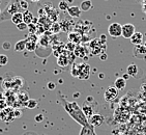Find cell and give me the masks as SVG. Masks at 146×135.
<instances>
[{
  "instance_id": "40",
  "label": "cell",
  "mask_w": 146,
  "mask_h": 135,
  "mask_svg": "<svg viewBox=\"0 0 146 135\" xmlns=\"http://www.w3.org/2000/svg\"><path fill=\"white\" fill-rule=\"evenodd\" d=\"M122 78H123V79H125V80H127V79H129V74H124V75H123V76H122Z\"/></svg>"
},
{
  "instance_id": "47",
  "label": "cell",
  "mask_w": 146,
  "mask_h": 135,
  "mask_svg": "<svg viewBox=\"0 0 146 135\" xmlns=\"http://www.w3.org/2000/svg\"><path fill=\"white\" fill-rule=\"evenodd\" d=\"M1 2H2V0H0V4H1Z\"/></svg>"
},
{
  "instance_id": "19",
  "label": "cell",
  "mask_w": 146,
  "mask_h": 135,
  "mask_svg": "<svg viewBox=\"0 0 146 135\" xmlns=\"http://www.w3.org/2000/svg\"><path fill=\"white\" fill-rule=\"evenodd\" d=\"M11 22L14 23L15 25H18V24H20V23H22L23 22V13H21V11H18V13L14 14L11 17Z\"/></svg>"
},
{
  "instance_id": "4",
  "label": "cell",
  "mask_w": 146,
  "mask_h": 135,
  "mask_svg": "<svg viewBox=\"0 0 146 135\" xmlns=\"http://www.w3.org/2000/svg\"><path fill=\"white\" fill-rule=\"evenodd\" d=\"M90 77V65L86 62L79 65V79L87 80Z\"/></svg>"
},
{
  "instance_id": "48",
  "label": "cell",
  "mask_w": 146,
  "mask_h": 135,
  "mask_svg": "<svg viewBox=\"0 0 146 135\" xmlns=\"http://www.w3.org/2000/svg\"><path fill=\"white\" fill-rule=\"evenodd\" d=\"M0 15H1V9H0Z\"/></svg>"
},
{
  "instance_id": "28",
  "label": "cell",
  "mask_w": 146,
  "mask_h": 135,
  "mask_svg": "<svg viewBox=\"0 0 146 135\" xmlns=\"http://www.w3.org/2000/svg\"><path fill=\"white\" fill-rule=\"evenodd\" d=\"M7 62H9V57L5 54H0V67L7 65Z\"/></svg>"
},
{
  "instance_id": "46",
  "label": "cell",
  "mask_w": 146,
  "mask_h": 135,
  "mask_svg": "<svg viewBox=\"0 0 146 135\" xmlns=\"http://www.w3.org/2000/svg\"><path fill=\"white\" fill-rule=\"evenodd\" d=\"M144 46H145V48H146V42H145V44H144Z\"/></svg>"
},
{
  "instance_id": "44",
  "label": "cell",
  "mask_w": 146,
  "mask_h": 135,
  "mask_svg": "<svg viewBox=\"0 0 146 135\" xmlns=\"http://www.w3.org/2000/svg\"><path fill=\"white\" fill-rule=\"evenodd\" d=\"M31 1H33V2H38L39 0H31Z\"/></svg>"
},
{
  "instance_id": "38",
  "label": "cell",
  "mask_w": 146,
  "mask_h": 135,
  "mask_svg": "<svg viewBox=\"0 0 146 135\" xmlns=\"http://www.w3.org/2000/svg\"><path fill=\"white\" fill-rule=\"evenodd\" d=\"M100 57H101L102 60H106L107 59V54H106V52H104V53H102L101 55H100Z\"/></svg>"
},
{
  "instance_id": "21",
  "label": "cell",
  "mask_w": 146,
  "mask_h": 135,
  "mask_svg": "<svg viewBox=\"0 0 146 135\" xmlns=\"http://www.w3.org/2000/svg\"><path fill=\"white\" fill-rule=\"evenodd\" d=\"M91 7H92L91 0H84V1H82L81 4H80V9H81L82 11H88Z\"/></svg>"
},
{
  "instance_id": "34",
  "label": "cell",
  "mask_w": 146,
  "mask_h": 135,
  "mask_svg": "<svg viewBox=\"0 0 146 135\" xmlns=\"http://www.w3.org/2000/svg\"><path fill=\"white\" fill-rule=\"evenodd\" d=\"M11 47V43L9 42H4L2 44V48L4 49V50H9Z\"/></svg>"
},
{
  "instance_id": "49",
  "label": "cell",
  "mask_w": 146,
  "mask_h": 135,
  "mask_svg": "<svg viewBox=\"0 0 146 135\" xmlns=\"http://www.w3.org/2000/svg\"><path fill=\"white\" fill-rule=\"evenodd\" d=\"M93 135H96V133H93Z\"/></svg>"
},
{
  "instance_id": "33",
  "label": "cell",
  "mask_w": 146,
  "mask_h": 135,
  "mask_svg": "<svg viewBox=\"0 0 146 135\" xmlns=\"http://www.w3.org/2000/svg\"><path fill=\"white\" fill-rule=\"evenodd\" d=\"M16 26H17L18 30H20V31H24V30H26V29L28 28V25H27L26 23H24V22L20 23V24H18V25H16Z\"/></svg>"
},
{
  "instance_id": "13",
  "label": "cell",
  "mask_w": 146,
  "mask_h": 135,
  "mask_svg": "<svg viewBox=\"0 0 146 135\" xmlns=\"http://www.w3.org/2000/svg\"><path fill=\"white\" fill-rule=\"evenodd\" d=\"M88 53V49L85 47V46H80L77 45L76 49L74 51V54L76 57H80V58H83L85 57V55Z\"/></svg>"
},
{
  "instance_id": "35",
  "label": "cell",
  "mask_w": 146,
  "mask_h": 135,
  "mask_svg": "<svg viewBox=\"0 0 146 135\" xmlns=\"http://www.w3.org/2000/svg\"><path fill=\"white\" fill-rule=\"evenodd\" d=\"M47 86H48V88H49L50 90H54L55 88H56V84H55L54 82H49Z\"/></svg>"
},
{
  "instance_id": "6",
  "label": "cell",
  "mask_w": 146,
  "mask_h": 135,
  "mask_svg": "<svg viewBox=\"0 0 146 135\" xmlns=\"http://www.w3.org/2000/svg\"><path fill=\"white\" fill-rule=\"evenodd\" d=\"M14 111L15 110L11 109L9 107H6V108L1 110V112H0V118H1L3 122H5V123H11L15 118Z\"/></svg>"
},
{
  "instance_id": "3",
  "label": "cell",
  "mask_w": 146,
  "mask_h": 135,
  "mask_svg": "<svg viewBox=\"0 0 146 135\" xmlns=\"http://www.w3.org/2000/svg\"><path fill=\"white\" fill-rule=\"evenodd\" d=\"M94 104H98V103H96V102H93V103H90L89 101H86L83 103V105H82V111H83V113H84V116L88 118H90L91 116L94 114Z\"/></svg>"
},
{
  "instance_id": "50",
  "label": "cell",
  "mask_w": 146,
  "mask_h": 135,
  "mask_svg": "<svg viewBox=\"0 0 146 135\" xmlns=\"http://www.w3.org/2000/svg\"><path fill=\"white\" fill-rule=\"evenodd\" d=\"M0 112H1V108H0Z\"/></svg>"
},
{
  "instance_id": "2",
  "label": "cell",
  "mask_w": 146,
  "mask_h": 135,
  "mask_svg": "<svg viewBox=\"0 0 146 135\" xmlns=\"http://www.w3.org/2000/svg\"><path fill=\"white\" fill-rule=\"evenodd\" d=\"M108 33L111 37H121V34H122V25L119 24L117 22H113L111 23L108 27Z\"/></svg>"
},
{
  "instance_id": "7",
  "label": "cell",
  "mask_w": 146,
  "mask_h": 135,
  "mask_svg": "<svg viewBox=\"0 0 146 135\" xmlns=\"http://www.w3.org/2000/svg\"><path fill=\"white\" fill-rule=\"evenodd\" d=\"M118 96V90H116L114 86H109L107 87V90H105L104 98L107 102H112L114 101Z\"/></svg>"
},
{
  "instance_id": "29",
  "label": "cell",
  "mask_w": 146,
  "mask_h": 135,
  "mask_svg": "<svg viewBox=\"0 0 146 135\" xmlns=\"http://www.w3.org/2000/svg\"><path fill=\"white\" fill-rule=\"evenodd\" d=\"M39 44L42 47H48L49 46V37H42L39 39Z\"/></svg>"
},
{
  "instance_id": "42",
  "label": "cell",
  "mask_w": 146,
  "mask_h": 135,
  "mask_svg": "<svg viewBox=\"0 0 146 135\" xmlns=\"http://www.w3.org/2000/svg\"><path fill=\"white\" fill-rule=\"evenodd\" d=\"M2 99H3V96H2V94L0 93V100H2Z\"/></svg>"
},
{
  "instance_id": "8",
  "label": "cell",
  "mask_w": 146,
  "mask_h": 135,
  "mask_svg": "<svg viewBox=\"0 0 146 135\" xmlns=\"http://www.w3.org/2000/svg\"><path fill=\"white\" fill-rule=\"evenodd\" d=\"M133 55L136 58L139 59H145L146 58V48L144 45H138L134 46L133 49Z\"/></svg>"
},
{
  "instance_id": "31",
  "label": "cell",
  "mask_w": 146,
  "mask_h": 135,
  "mask_svg": "<svg viewBox=\"0 0 146 135\" xmlns=\"http://www.w3.org/2000/svg\"><path fill=\"white\" fill-rule=\"evenodd\" d=\"M20 9H22L23 11H27V9H28V2H27V1H26V0H20Z\"/></svg>"
},
{
  "instance_id": "37",
  "label": "cell",
  "mask_w": 146,
  "mask_h": 135,
  "mask_svg": "<svg viewBox=\"0 0 146 135\" xmlns=\"http://www.w3.org/2000/svg\"><path fill=\"white\" fill-rule=\"evenodd\" d=\"M35 121L37 122V123H40V122L44 121V116L42 114H37L36 116H35Z\"/></svg>"
},
{
  "instance_id": "1",
  "label": "cell",
  "mask_w": 146,
  "mask_h": 135,
  "mask_svg": "<svg viewBox=\"0 0 146 135\" xmlns=\"http://www.w3.org/2000/svg\"><path fill=\"white\" fill-rule=\"evenodd\" d=\"M62 105L64 107L65 111L68 113V116L73 118L74 121L77 122L79 125L83 126H87L89 125V121L87 118L84 116V113L82 111V108L78 105V103L75 101L68 102L65 99H62Z\"/></svg>"
},
{
  "instance_id": "36",
  "label": "cell",
  "mask_w": 146,
  "mask_h": 135,
  "mask_svg": "<svg viewBox=\"0 0 146 135\" xmlns=\"http://www.w3.org/2000/svg\"><path fill=\"white\" fill-rule=\"evenodd\" d=\"M19 98L21 99V100H24V101H25V103L27 101H28L29 100V98H28V95H27V94H22V95H21V96H19Z\"/></svg>"
},
{
  "instance_id": "10",
  "label": "cell",
  "mask_w": 146,
  "mask_h": 135,
  "mask_svg": "<svg viewBox=\"0 0 146 135\" xmlns=\"http://www.w3.org/2000/svg\"><path fill=\"white\" fill-rule=\"evenodd\" d=\"M37 45V37L34 34H30V37L26 39V49L29 52H33L36 49Z\"/></svg>"
},
{
  "instance_id": "11",
  "label": "cell",
  "mask_w": 146,
  "mask_h": 135,
  "mask_svg": "<svg viewBox=\"0 0 146 135\" xmlns=\"http://www.w3.org/2000/svg\"><path fill=\"white\" fill-rule=\"evenodd\" d=\"M131 43H132L134 46H138V45H142V43H143V34L139 32V31H136L135 33L133 34V37L129 39Z\"/></svg>"
},
{
  "instance_id": "5",
  "label": "cell",
  "mask_w": 146,
  "mask_h": 135,
  "mask_svg": "<svg viewBox=\"0 0 146 135\" xmlns=\"http://www.w3.org/2000/svg\"><path fill=\"white\" fill-rule=\"evenodd\" d=\"M135 32L136 27L132 23H127V24L122 25V34H121V37H123L124 39H131Z\"/></svg>"
},
{
  "instance_id": "20",
  "label": "cell",
  "mask_w": 146,
  "mask_h": 135,
  "mask_svg": "<svg viewBox=\"0 0 146 135\" xmlns=\"http://www.w3.org/2000/svg\"><path fill=\"white\" fill-rule=\"evenodd\" d=\"M94 133V130H93V127L91 125H87V126H83L82 127L81 131H80V134L79 135H93Z\"/></svg>"
},
{
  "instance_id": "32",
  "label": "cell",
  "mask_w": 146,
  "mask_h": 135,
  "mask_svg": "<svg viewBox=\"0 0 146 135\" xmlns=\"http://www.w3.org/2000/svg\"><path fill=\"white\" fill-rule=\"evenodd\" d=\"M36 25L35 24H33V23H31V24H29L28 25V31H29V33L30 34H34L35 32H36Z\"/></svg>"
},
{
  "instance_id": "17",
  "label": "cell",
  "mask_w": 146,
  "mask_h": 135,
  "mask_svg": "<svg viewBox=\"0 0 146 135\" xmlns=\"http://www.w3.org/2000/svg\"><path fill=\"white\" fill-rule=\"evenodd\" d=\"M138 72H139V68L135 63H132V65H127V73L129 74L131 77H136L138 75Z\"/></svg>"
},
{
  "instance_id": "18",
  "label": "cell",
  "mask_w": 146,
  "mask_h": 135,
  "mask_svg": "<svg viewBox=\"0 0 146 135\" xmlns=\"http://www.w3.org/2000/svg\"><path fill=\"white\" fill-rule=\"evenodd\" d=\"M34 17L33 15H32V13H31L30 11H25L24 13H23V22L26 23L27 25H29V24H31L32 23V21H33Z\"/></svg>"
},
{
  "instance_id": "43",
  "label": "cell",
  "mask_w": 146,
  "mask_h": 135,
  "mask_svg": "<svg viewBox=\"0 0 146 135\" xmlns=\"http://www.w3.org/2000/svg\"><path fill=\"white\" fill-rule=\"evenodd\" d=\"M100 78H104V74H101V75H100Z\"/></svg>"
},
{
  "instance_id": "12",
  "label": "cell",
  "mask_w": 146,
  "mask_h": 135,
  "mask_svg": "<svg viewBox=\"0 0 146 135\" xmlns=\"http://www.w3.org/2000/svg\"><path fill=\"white\" fill-rule=\"evenodd\" d=\"M68 14V16L72 18H80L82 14V11L80 9L79 6H76V5H72L68 7V11H66Z\"/></svg>"
},
{
  "instance_id": "9",
  "label": "cell",
  "mask_w": 146,
  "mask_h": 135,
  "mask_svg": "<svg viewBox=\"0 0 146 135\" xmlns=\"http://www.w3.org/2000/svg\"><path fill=\"white\" fill-rule=\"evenodd\" d=\"M105 118L101 113H94L91 118H89V124L94 128V127H100L104 124Z\"/></svg>"
},
{
  "instance_id": "41",
  "label": "cell",
  "mask_w": 146,
  "mask_h": 135,
  "mask_svg": "<svg viewBox=\"0 0 146 135\" xmlns=\"http://www.w3.org/2000/svg\"><path fill=\"white\" fill-rule=\"evenodd\" d=\"M74 97H75V98H78V97H79V93H76V94H75V96H74Z\"/></svg>"
},
{
  "instance_id": "45",
  "label": "cell",
  "mask_w": 146,
  "mask_h": 135,
  "mask_svg": "<svg viewBox=\"0 0 146 135\" xmlns=\"http://www.w3.org/2000/svg\"><path fill=\"white\" fill-rule=\"evenodd\" d=\"M73 1H74V0H68V2H70H70H73Z\"/></svg>"
},
{
  "instance_id": "23",
  "label": "cell",
  "mask_w": 146,
  "mask_h": 135,
  "mask_svg": "<svg viewBox=\"0 0 146 135\" xmlns=\"http://www.w3.org/2000/svg\"><path fill=\"white\" fill-rule=\"evenodd\" d=\"M25 49H26V39H21V41L16 43V45H15V51L16 52H22Z\"/></svg>"
},
{
  "instance_id": "26",
  "label": "cell",
  "mask_w": 146,
  "mask_h": 135,
  "mask_svg": "<svg viewBox=\"0 0 146 135\" xmlns=\"http://www.w3.org/2000/svg\"><path fill=\"white\" fill-rule=\"evenodd\" d=\"M60 30H61V27H60V24H59L58 22H55L52 24V26H51V31H52L53 33H58V32H60Z\"/></svg>"
},
{
  "instance_id": "14",
  "label": "cell",
  "mask_w": 146,
  "mask_h": 135,
  "mask_svg": "<svg viewBox=\"0 0 146 135\" xmlns=\"http://www.w3.org/2000/svg\"><path fill=\"white\" fill-rule=\"evenodd\" d=\"M81 39H82L81 34L79 33V32H77V31H72V32L68 33V41L70 43H74V44L78 45L79 43L81 42Z\"/></svg>"
},
{
  "instance_id": "22",
  "label": "cell",
  "mask_w": 146,
  "mask_h": 135,
  "mask_svg": "<svg viewBox=\"0 0 146 135\" xmlns=\"http://www.w3.org/2000/svg\"><path fill=\"white\" fill-rule=\"evenodd\" d=\"M19 9H20V5H18L17 3H9V5L6 9V13H9V14H11L13 16L14 14L20 11Z\"/></svg>"
},
{
  "instance_id": "25",
  "label": "cell",
  "mask_w": 146,
  "mask_h": 135,
  "mask_svg": "<svg viewBox=\"0 0 146 135\" xmlns=\"http://www.w3.org/2000/svg\"><path fill=\"white\" fill-rule=\"evenodd\" d=\"M68 7H70L68 3L66 2V1H64V0L60 1V2H59V4H58V9H60L61 11H68Z\"/></svg>"
},
{
  "instance_id": "39",
  "label": "cell",
  "mask_w": 146,
  "mask_h": 135,
  "mask_svg": "<svg viewBox=\"0 0 146 135\" xmlns=\"http://www.w3.org/2000/svg\"><path fill=\"white\" fill-rule=\"evenodd\" d=\"M14 113H15V118H17V116H21V114H22L20 110H15Z\"/></svg>"
},
{
  "instance_id": "27",
  "label": "cell",
  "mask_w": 146,
  "mask_h": 135,
  "mask_svg": "<svg viewBox=\"0 0 146 135\" xmlns=\"http://www.w3.org/2000/svg\"><path fill=\"white\" fill-rule=\"evenodd\" d=\"M70 74H72V76L73 77H77V78H79V65H78L74 63L73 68H72V71H70Z\"/></svg>"
},
{
  "instance_id": "24",
  "label": "cell",
  "mask_w": 146,
  "mask_h": 135,
  "mask_svg": "<svg viewBox=\"0 0 146 135\" xmlns=\"http://www.w3.org/2000/svg\"><path fill=\"white\" fill-rule=\"evenodd\" d=\"M37 105H38V103H37V101L35 100V99H29L28 101L25 103V106L27 107V108H29V109H34V108H36Z\"/></svg>"
},
{
  "instance_id": "15",
  "label": "cell",
  "mask_w": 146,
  "mask_h": 135,
  "mask_svg": "<svg viewBox=\"0 0 146 135\" xmlns=\"http://www.w3.org/2000/svg\"><path fill=\"white\" fill-rule=\"evenodd\" d=\"M70 63V59H68V56L66 54H60L58 57H57V65L61 68H65L66 65Z\"/></svg>"
},
{
  "instance_id": "16",
  "label": "cell",
  "mask_w": 146,
  "mask_h": 135,
  "mask_svg": "<svg viewBox=\"0 0 146 135\" xmlns=\"http://www.w3.org/2000/svg\"><path fill=\"white\" fill-rule=\"evenodd\" d=\"M127 86V80L123 79L122 77H118L116 78V80L114 81V87H115L117 90H124Z\"/></svg>"
},
{
  "instance_id": "30",
  "label": "cell",
  "mask_w": 146,
  "mask_h": 135,
  "mask_svg": "<svg viewBox=\"0 0 146 135\" xmlns=\"http://www.w3.org/2000/svg\"><path fill=\"white\" fill-rule=\"evenodd\" d=\"M77 45L76 44H74V43H68L66 45H65V49L68 51V52H74L75 51V49H76Z\"/></svg>"
}]
</instances>
